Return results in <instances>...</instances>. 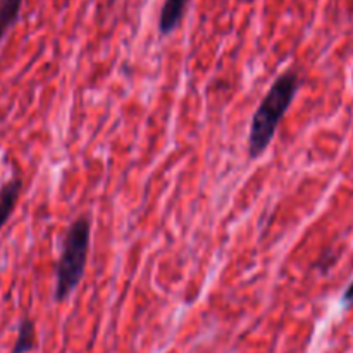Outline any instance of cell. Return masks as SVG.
<instances>
[{"label": "cell", "instance_id": "cell-1", "mask_svg": "<svg viewBox=\"0 0 353 353\" xmlns=\"http://www.w3.org/2000/svg\"><path fill=\"white\" fill-rule=\"evenodd\" d=\"M300 85L302 81L295 69H288L274 79L252 116L247 143L248 157L259 159L265 154L278 133L283 117L295 100Z\"/></svg>", "mask_w": 353, "mask_h": 353}, {"label": "cell", "instance_id": "cell-2", "mask_svg": "<svg viewBox=\"0 0 353 353\" xmlns=\"http://www.w3.org/2000/svg\"><path fill=\"white\" fill-rule=\"evenodd\" d=\"M92 241V223L86 216H79L69 224L62 241V250L55 265L54 300L65 302L85 276Z\"/></svg>", "mask_w": 353, "mask_h": 353}, {"label": "cell", "instance_id": "cell-3", "mask_svg": "<svg viewBox=\"0 0 353 353\" xmlns=\"http://www.w3.org/2000/svg\"><path fill=\"white\" fill-rule=\"evenodd\" d=\"M190 0H164L162 3L161 14H159V33L162 37L171 34L176 28L181 24L183 17H185L186 9H188Z\"/></svg>", "mask_w": 353, "mask_h": 353}, {"label": "cell", "instance_id": "cell-4", "mask_svg": "<svg viewBox=\"0 0 353 353\" xmlns=\"http://www.w3.org/2000/svg\"><path fill=\"white\" fill-rule=\"evenodd\" d=\"M21 190H23V179L12 178L2 185L0 188V230L7 224L12 212L16 210L17 200H19Z\"/></svg>", "mask_w": 353, "mask_h": 353}, {"label": "cell", "instance_id": "cell-5", "mask_svg": "<svg viewBox=\"0 0 353 353\" xmlns=\"http://www.w3.org/2000/svg\"><path fill=\"white\" fill-rule=\"evenodd\" d=\"M37 347V327L30 317H23L17 326V338L10 353H30Z\"/></svg>", "mask_w": 353, "mask_h": 353}, {"label": "cell", "instance_id": "cell-6", "mask_svg": "<svg viewBox=\"0 0 353 353\" xmlns=\"http://www.w3.org/2000/svg\"><path fill=\"white\" fill-rule=\"evenodd\" d=\"M24 0H0V41L17 23Z\"/></svg>", "mask_w": 353, "mask_h": 353}, {"label": "cell", "instance_id": "cell-7", "mask_svg": "<svg viewBox=\"0 0 353 353\" xmlns=\"http://www.w3.org/2000/svg\"><path fill=\"white\" fill-rule=\"evenodd\" d=\"M343 303L345 305H353V281L347 286V290H345Z\"/></svg>", "mask_w": 353, "mask_h": 353}]
</instances>
